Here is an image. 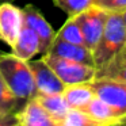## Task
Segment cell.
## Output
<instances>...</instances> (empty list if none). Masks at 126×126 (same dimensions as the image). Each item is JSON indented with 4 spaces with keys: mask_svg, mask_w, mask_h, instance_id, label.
Segmentation results:
<instances>
[{
    "mask_svg": "<svg viewBox=\"0 0 126 126\" xmlns=\"http://www.w3.org/2000/svg\"><path fill=\"white\" fill-rule=\"evenodd\" d=\"M0 75L14 95L22 102L35 98L38 94L29 61L12 53L0 52Z\"/></svg>",
    "mask_w": 126,
    "mask_h": 126,
    "instance_id": "cell-1",
    "label": "cell"
},
{
    "mask_svg": "<svg viewBox=\"0 0 126 126\" xmlns=\"http://www.w3.org/2000/svg\"><path fill=\"white\" fill-rule=\"evenodd\" d=\"M126 46V26L122 12H109L99 42L92 50L96 69L103 68Z\"/></svg>",
    "mask_w": 126,
    "mask_h": 126,
    "instance_id": "cell-2",
    "label": "cell"
},
{
    "mask_svg": "<svg viewBox=\"0 0 126 126\" xmlns=\"http://www.w3.org/2000/svg\"><path fill=\"white\" fill-rule=\"evenodd\" d=\"M42 58L49 64V66L56 72V75L60 77V80L65 85L91 83L95 79L96 68L92 65L76 63V61L56 57V56L50 54H44Z\"/></svg>",
    "mask_w": 126,
    "mask_h": 126,
    "instance_id": "cell-3",
    "label": "cell"
},
{
    "mask_svg": "<svg viewBox=\"0 0 126 126\" xmlns=\"http://www.w3.org/2000/svg\"><path fill=\"white\" fill-rule=\"evenodd\" d=\"M90 84L95 96L106 102L122 121L126 117V83L107 77H95Z\"/></svg>",
    "mask_w": 126,
    "mask_h": 126,
    "instance_id": "cell-4",
    "label": "cell"
},
{
    "mask_svg": "<svg viewBox=\"0 0 126 126\" xmlns=\"http://www.w3.org/2000/svg\"><path fill=\"white\" fill-rule=\"evenodd\" d=\"M109 12L99 8L96 6L88 7L81 14L76 15V20L81 29V34L84 38V45L92 52L96 44L99 42L104 29V23Z\"/></svg>",
    "mask_w": 126,
    "mask_h": 126,
    "instance_id": "cell-5",
    "label": "cell"
},
{
    "mask_svg": "<svg viewBox=\"0 0 126 126\" xmlns=\"http://www.w3.org/2000/svg\"><path fill=\"white\" fill-rule=\"evenodd\" d=\"M23 11V23L31 29L37 34L39 39V53L42 56L49 50L53 39L56 37V31L46 20L41 10L33 4H27L22 8Z\"/></svg>",
    "mask_w": 126,
    "mask_h": 126,
    "instance_id": "cell-6",
    "label": "cell"
},
{
    "mask_svg": "<svg viewBox=\"0 0 126 126\" xmlns=\"http://www.w3.org/2000/svg\"><path fill=\"white\" fill-rule=\"evenodd\" d=\"M23 26L22 8L12 4V1L0 3V41L12 46L16 41Z\"/></svg>",
    "mask_w": 126,
    "mask_h": 126,
    "instance_id": "cell-7",
    "label": "cell"
},
{
    "mask_svg": "<svg viewBox=\"0 0 126 126\" xmlns=\"http://www.w3.org/2000/svg\"><path fill=\"white\" fill-rule=\"evenodd\" d=\"M29 65L33 72L38 94H63L65 84L42 57L39 60L31 58L29 61Z\"/></svg>",
    "mask_w": 126,
    "mask_h": 126,
    "instance_id": "cell-8",
    "label": "cell"
},
{
    "mask_svg": "<svg viewBox=\"0 0 126 126\" xmlns=\"http://www.w3.org/2000/svg\"><path fill=\"white\" fill-rule=\"evenodd\" d=\"M15 115L19 126H60V121L52 117L37 98L26 100Z\"/></svg>",
    "mask_w": 126,
    "mask_h": 126,
    "instance_id": "cell-9",
    "label": "cell"
},
{
    "mask_svg": "<svg viewBox=\"0 0 126 126\" xmlns=\"http://www.w3.org/2000/svg\"><path fill=\"white\" fill-rule=\"evenodd\" d=\"M45 54L56 56V57L66 58V60H72V61H76V63H81V64H87V65L95 66L92 52L87 46L75 45V44H71V42L63 41L58 37H54L49 50Z\"/></svg>",
    "mask_w": 126,
    "mask_h": 126,
    "instance_id": "cell-10",
    "label": "cell"
},
{
    "mask_svg": "<svg viewBox=\"0 0 126 126\" xmlns=\"http://www.w3.org/2000/svg\"><path fill=\"white\" fill-rule=\"evenodd\" d=\"M11 50L12 54H15L16 57L25 61H30L34 56L39 54V39L37 34L23 23L22 30H20L16 41L11 46Z\"/></svg>",
    "mask_w": 126,
    "mask_h": 126,
    "instance_id": "cell-11",
    "label": "cell"
},
{
    "mask_svg": "<svg viewBox=\"0 0 126 126\" xmlns=\"http://www.w3.org/2000/svg\"><path fill=\"white\" fill-rule=\"evenodd\" d=\"M63 96L71 109L83 110L95 98V92L90 83H80V84L65 85L63 91Z\"/></svg>",
    "mask_w": 126,
    "mask_h": 126,
    "instance_id": "cell-12",
    "label": "cell"
},
{
    "mask_svg": "<svg viewBox=\"0 0 126 126\" xmlns=\"http://www.w3.org/2000/svg\"><path fill=\"white\" fill-rule=\"evenodd\" d=\"M35 98L42 104V107L60 122L71 110L63 94H37Z\"/></svg>",
    "mask_w": 126,
    "mask_h": 126,
    "instance_id": "cell-13",
    "label": "cell"
},
{
    "mask_svg": "<svg viewBox=\"0 0 126 126\" xmlns=\"http://www.w3.org/2000/svg\"><path fill=\"white\" fill-rule=\"evenodd\" d=\"M84 111H87L90 115H92L95 119H98L99 122H103L109 126H117L121 122V118L118 117V114L102 99H99L98 96L92 99L90 103L87 104L85 109H83Z\"/></svg>",
    "mask_w": 126,
    "mask_h": 126,
    "instance_id": "cell-14",
    "label": "cell"
},
{
    "mask_svg": "<svg viewBox=\"0 0 126 126\" xmlns=\"http://www.w3.org/2000/svg\"><path fill=\"white\" fill-rule=\"evenodd\" d=\"M95 77H107L126 83V58L118 54L103 68L96 69Z\"/></svg>",
    "mask_w": 126,
    "mask_h": 126,
    "instance_id": "cell-15",
    "label": "cell"
},
{
    "mask_svg": "<svg viewBox=\"0 0 126 126\" xmlns=\"http://www.w3.org/2000/svg\"><path fill=\"white\" fill-rule=\"evenodd\" d=\"M60 126H109L90 115L81 109H71L60 122Z\"/></svg>",
    "mask_w": 126,
    "mask_h": 126,
    "instance_id": "cell-16",
    "label": "cell"
},
{
    "mask_svg": "<svg viewBox=\"0 0 126 126\" xmlns=\"http://www.w3.org/2000/svg\"><path fill=\"white\" fill-rule=\"evenodd\" d=\"M56 37H58L63 41L71 42V44L85 46L84 38H83V34H81V29H80V26L75 16L68 18V20L63 25V27L56 33Z\"/></svg>",
    "mask_w": 126,
    "mask_h": 126,
    "instance_id": "cell-17",
    "label": "cell"
},
{
    "mask_svg": "<svg viewBox=\"0 0 126 126\" xmlns=\"http://www.w3.org/2000/svg\"><path fill=\"white\" fill-rule=\"evenodd\" d=\"M22 102L19 98L14 95L7 83L3 80L1 75H0V111L1 112H16L18 110L22 107Z\"/></svg>",
    "mask_w": 126,
    "mask_h": 126,
    "instance_id": "cell-18",
    "label": "cell"
},
{
    "mask_svg": "<svg viewBox=\"0 0 126 126\" xmlns=\"http://www.w3.org/2000/svg\"><path fill=\"white\" fill-rule=\"evenodd\" d=\"M54 6L68 14V18L76 16L92 6V0H53Z\"/></svg>",
    "mask_w": 126,
    "mask_h": 126,
    "instance_id": "cell-19",
    "label": "cell"
},
{
    "mask_svg": "<svg viewBox=\"0 0 126 126\" xmlns=\"http://www.w3.org/2000/svg\"><path fill=\"white\" fill-rule=\"evenodd\" d=\"M92 6L107 12H123L126 10V0H92Z\"/></svg>",
    "mask_w": 126,
    "mask_h": 126,
    "instance_id": "cell-20",
    "label": "cell"
},
{
    "mask_svg": "<svg viewBox=\"0 0 126 126\" xmlns=\"http://www.w3.org/2000/svg\"><path fill=\"white\" fill-rule=\"evenodd\" d=\"M0 126H19L15 112H1L0 111Z\"/></svg>",
    "mask_w": 126,
    "mask_h": 126,
    "instance_id": "cell-21",
    "label": "cell"
},
{
    "mask_svg": "<svg viewBox=\"0 0 126 126\" xmlns=\"http://www.w3.org/2000/svg\"><path fill=\"white\" fill-rule=\"evenodd\" d=\"M119 56H121V57H123V58H126V46L122 49V52L119 53Z\"/></svg>",
    "mask_w": 126,
    "mask_h": 126,
    "instance_id": "cell-22",
    "label": "cell"
},
{
    "mask_svg": "<svg viewBox=\"0 0 126 126\" xmlns=\"http://www.w3.org/2000/svg\"><path fill=\"white\" fill-rule=\"evenodd\" d=\"M117 126H126V117L125 118H123V119L122 121H121V122L119 123H118V125Z\"/></svg>",
    "mask_w": 126,
    "mask_h": 126,
    "instance_id": "cell-23",
    "label": "cell"
},
{
    "mask_svg": "<svg viewBox=\"0 0 126 126\" xmlns=\"http://www.w3.org/2000/svg\"><path fill=\"white\" fill-rule=\"evenodd\" d=\"M122 16H123V22H125V26H126V10L122 12Z\"/></svg>",
    "mask_w": 126,
    "mask_h": 126,
    "instance_id": "cell-24",
    "label": "cell"
},
{
    "mask_svg": "<svg viewBox=\"0 0 126 126\" xmlns=\"http://www.w3.org/2000/svg\"><path fill=\"white\" fill-rule=\"evenodd\" d=\"M3 1H14V0H0V3H3Z\"/></svg>",
    "mask_w": 126,
    "mask_h": 126,
    "instance_id": "cell-25",
    "label": "cell"
}]
</instances>
